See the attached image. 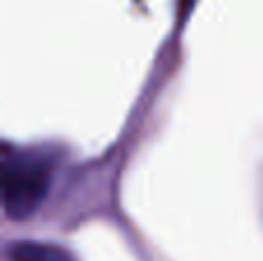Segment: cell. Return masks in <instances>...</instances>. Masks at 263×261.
I'll return each mask as SVG.
<instances>
[{
    "mask_svg": "<svg viewBox=\"0 0 263 261\" xmlns=\"http://www.w3.org/2000/svg\"><path fill=\"white\" fill-rule=\"evenodd\" d=\"M51 169L37 155H12L5 148L3 160V203L12 220H26L40 208L49 192Z\"/></svg>",
    "mask_w": 263,
    "mask_h": 261,
    "instance_id": "6da1fadb",
    "label": "cell"
},
{
    "mask_svg": "<svg viewBox=\"0 0 263 261\" xmlns=\"http://www.w3.org/2000/svg\"><path fill=\"white\" fill-rule=\"evenodd\" d=\"M9 259L12 261H69L65 252L49 245H35V243H16L9 248Z\"/></svg>",
    "mask_w": 263,
    "mask_h": 261,
    "instance_id": "7a4b0ae2",
    "label": "cell"
}]
</instances>
